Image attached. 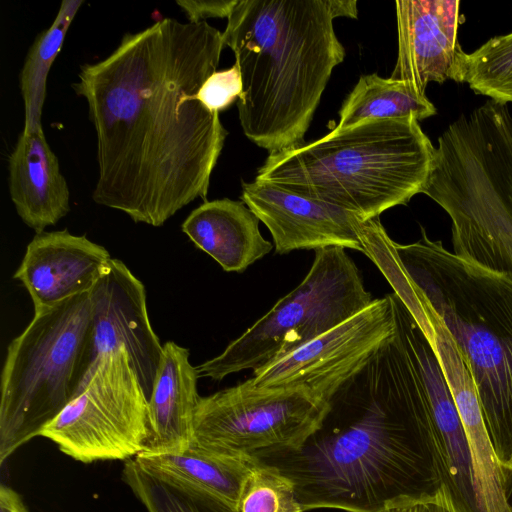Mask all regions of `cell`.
<instances>
[{
  "label": "cell",
  "instance_id": "cell-17",
  "mask_svg": "<svg viewBox=\"0 0 512 512\" xmlns=\"http://www.w3.org/2000/svg\"><path fill=\"white\" fill-rule=\"evenodd\" d=\"M111 259L107 249L68 230L36 233L14 274L34 312L89 292Z\"/></svg>",
  "mask_w": 512,
  "mask_h": 512
},
{
  "label": "cell",
  "instance_id": "cell-3",
  "mask_svg": "<svg viewBox=\"0 0 512 512\" xmlns=\"http://www.w3.org/2000/svg\"><path fill=\"white\" fill-rule=\"evenodd\" d=\"M353 0H238L222 32L242 79L244 135L270 153L304 143L345 49L337 17L357 18Z\"/></svg>",
  "mask_w": 512,
  "mask_h": 512
},
{
  "label": "cell",
  "instance_id": "cell-25",
  "mask_svg": "<svg viewBox=\"0 0 512 512\" xmlns=\"http://www.w3.org/2000/svg\"><path fill=\"white\" fill-rule=\"evenodd\" d=\"M499 103H512V32L465 54L462 83Z\"/></svg>",
  "mask_w": 512,
  "mask_h": 512
},
{
  "label": "cell",
  "instance_id": "cell-5",
  "mask_svg": "<svg viewBox=\"0 0 512 512\" xmlns=\"http://www.w3.org/2000/svg\"><path fill=\"white\" fill-rule=\"evenodd\" d=\"M435 146L413 117L374 119L269 153L254 180L367 221L422 193Z\"/></svg>",
  "mask_w": 512,
  "mask_h": 512
},
{
  "label": "cell",
  "instance_id": "cell-6",
  "mask_svg": "<svg viewBox=\"0 0 512 512\" xmlns=\"http://www.w3.org/2000/svg\"><path fill=\"white\" fill-rule=\"evenodd\" d=\"M422 193L450 217L453 253L512 281V113L488 99L439 136Z\"/></svg>",
  "mask_w": 512,
  "mask_h": 512
},
{
  "label": "cell",
  "instance_id": "cell-27",
  "mask_svg": "<svg viewBox=\"0 0 512 512\" xmlns=\"http://www.w3.org/2000/svg\"><path fill=\"white\" fill-rule=\"evenodd\" d=\"M242 88L240 70L234 64L211 74L199 89L197 99L209 110L219 113L240 97Z\"/></svg>",
  "mask_w": 512,
  "mask_h": 512
},
{
  "label": "cell",
  "instance_id": "cell-13",
  "mask_svg": "<svg viewBox=\"0 0 512 512\" xmlns=\"http://www.w3.org/2000/svg\"><path fill=\"white\" fill-rule=\"evenodd\" d=\"M390 298L395 332L418 367L427 392L432 451L441 485L461 512H480L467 440L436 351L399 297L393 292Z\"/></svg>",
  "mask_w": 512,
  "mask_h": 512
},
{
  "label": "cell",
  "instance_id": "cell-15",
  "mask_svg": "<svg viewBox=\"0 0 512 512\" xmlns=\"http://www.w3.org/2000/svg\"><path fill=\"white\" fill-rule=\"evenodd\" d=\"M240 198L269 229L277 254L331 247L364 253L357 233L364 220L353 212L256 180L242 183Z\"/></svg>",
  "mask_w": 512,
  "mask_h": 512
},
{
  "label": "cell",
  "instance_id": "cell-7",
  "mask_svg": "<svg viewBox=\"0 0 512 512\" xmlns=\"http://www.w3.org/2000/svg\"><path fill=\"white\" fill-rule=\"evenodd\" d=\"M89 292L34 312L7 347L0 385V463L80 393L92 366Z\"/></svg>",
  "mask_w": 512,
  "mask_h": 512
},
{
  "label": "cell",
  "instance_id": "cell-21",
  "mask_svg": "<svg viewBox=\"0 0 512 512\" xmlns=\"http://www.w3.org/2000/svg\"><path fill=\"white\" fill-rule=\"evenodd\" d=\"M134 459L155 477L201 489L235 509L243 483L254 464L193 444L182 452L143 451Z\"/></svg>",
  "mask_w": 512,
  "mask_h": 512
},
{
  "label": "cell",
  "instance_id": "cell-24",
  "mask_svg": "<svg viewBox=\"0 0 512 512\" xmlns=\"http://www.w3.org/2000/svg\"><path fill=\"white\" fill-rule=\"evenodd\" d=\"M122 480L147 512H237L227 502L201 489L147 473L134 458L125 461Z\"/></svg>",
  "mask_w": 512,
  "mask_h": 512
},
{
  "label": "cell",
  "instance_id": "cell-10",
  "mask_svg": "<svg viewBox=\"0 0 512 512\" xmlns=\"http://www.w3.org/2000/svg\"><path fill=\"white\" fill-rule=\"evenodd\" d=\"M82 463L128 460L151 436L149 402L124 348L97 363L80 393L40 435Z\"/></svg>",
  "mask_w": 512,
  "mask_h": 512
},
{
  "label": "cell",
  "instance_id": "cell-20",
  "mask_svg": "<svg viewBox=\"0 0 512 512\" xmlns=\"http://www.w3.org/2000/svg\"><path fill=\"white\" fill-rule=\"evenodd\" d=\"M198 374L189 361V350L168 341L163 345L153 390L148 400L150 452H182L192 442L194 413L200 396Z\"/></svg>",
  "mask_w": 512,
  "mask_h": 512
},
{
  "label": "cell",
  "instance_id": "cell-1",
  "mask_svg": "<svg viewBox=\"0 0 512 512\" xmlns=\"http://www.w3.org/2000/svg\"><path fill=\"white\" fill-rule=\"evenodd\" d=\"M223 47L206 21L164 18L80 67L72 88L96 133L95 203L159 227L197 198L207 201L227 131L197 93Z\"/></svg>",
  "mask_w": 512,
  "mask_h": 512
},
{
  "label": "cell",
  "instance_id": "cell-9",
  "mask_svg": "<svg viewBox=\"0 0 512 512\" xmlns=\"http://www.w3.org/2000/svg\"><path fill=\"white\" fill-rule=\"evenodd\" d=\"M328 403L304 387H257L252 379L199 398L191 444L257 462L300 445Z\"/></svg>",
  "mask_w": 512,
  "mask_h": 512
},
{
  "label": "cell",
  "instance_id": "cell-30",
  "mask_svg": "<svg viewBox=\"0 0 512 512\" xmlns=\"http://www.w3.org/2000/svg\"><path fill=\"white\" fill-rule=\"evenodd\" d=\"M432 499L433 495L409 499L387 507L381 512H434Z\"/></svg>",
  "mask_w": 512,
  "mask_h": 512
},
{
  "label": "cell",
  "instance_id": "cell-11",
  "mask_svg": "<svg viewBox=\"0 0 512 512\" xmlns=\"http://www.w3.org/2000/svg\"><path fill=\"white\" fill-rule=\"evenodd\" d=\"M394 332L393 306L387 294L310 342L253 371L251 379L257 387H304L328 402Z\"/></svg>",
  "mask_w": 512,
  "mask_h": 512
},
{
  "label": "cell",
  "instance_id": "cell-14",
  "mask_svg": "<svg viewBox=\"0 0 512 512\" xmlns=\"http://www.w3.org/2000/svg\"><path fill=\"white\" fill-rule=\"evenodd\" d=\"M398 55L391 78L425 96L430 82L462 83L466 52L458 41L459 0L395 1Z\"/></svg>",
  "mask_w": 512,
  "mask_h": 512
},
{
  "label": "cell",
  "instance_id": "cell-31",
  "mask_svg": "<svg viewBox=\"0 0 512 512\" xmlns=\"http://www.w3.org/2000/svg\"><path fill=\"white\" fill-rule=\"evenodd\" d=\"M432 504L434 512H461L444 485H441L433 495Z\"/></svg>",
  "mask_w": 512,
  "mask_h": 512
},
{
  "label": "cell",
  "instance_id": "cell-19",
  "mask_svg": "<svg viewBox=\"0 0 512 512\" xmlns=\"http://www.w3.org/2000/svg\"><path fill=\"white\" fill-rule=\"evenodd\" d=\"M260 220L242 202L205 201L182 223V231L224 271H245L273 248L259 229Z\"/></svg>",
  "mask_w": 512,
  "mask_h": 512
},
{
  "label": "cell",
  "instance_id": "cell-22",
  "mask_svg": "<svg viewBox=\"0 0 512 512\" xmlns=\"http://www.w3.org/2000/svg\"><path fill=\"white\" fill-rule=\"evenodd\" d=\"M436 114L427 98L417 94L405 81L383 78L376 73L361 75L339 110L341 130L359 122L374 119H396L413 116L418 121Z\"/></svg>",
  "mask_w": 512,
  "mask_h": 512
},
{
  "label": "cell",
  "instance_id": "cell-29",
  "mask_svg": "<svg viewBox=\"0 0 512 512\" xmlns=\"http://www.w3.org/2000/svg\"><path fill=\"white\" fill-rule=\"evenodd\" d=\"M0 512H29L20 494L9 486L0 485Z\"/></svg>",
  "mask_w": 512,
  "mask_h": 512
},
{
  "label": "cell",
  "instance_id": "cell-16",
  "mask_svg": "<svg viewBox=\"0 0 512 512\" xmlns=\"http://www.w3.org/2000/svg\"><path fill=\"white\" fill-rule=\"evenodd\" d=\"M417 323L436 351L457 407L469 448L480 512H512L505 494L504 472L497 460L472 377L448 330L424 298Z\"/></svg>",
  "mask_w": 512,
  "mask_h": 512
},
{
  "label": "cell",
  "instance_id": "cell-23",
  "mask_svg": "<svg viewBox=\"0 0 512 512\" xmlns=\"http://www.w3.org/2000/svg\"><path fill=\"white\" fill-rule=\"evenodd\" d=\"M82 3V0L62 1L51 26L37 36L27 53L20 73V90L24 102V131L42 128L47 77Z\"/></svg>",
  "mask_w": 512,
  "mask_h": 512
},
{
  "label": "cell",
  "instance_id": "cell-2",
  "mask_svg": "<svg viewBox=\"0 0 512 512\" xmlns=\"http://www.w3.org/2000/svg\"><path fill=\"white\" fill-rule=\"evenodd\" d=\"M327 403L300 445L257 461L292 482L304 511L381 512L436 493L429 400L396 332Z\"/></svg>",
  "mask_w": 512,
  "mask_h": 512
},
{
  "label": "cell",
  "instance_id": "cell-32",
  "mask_svg": "<svg viewBox=\"0 0 512 512\" xmlns=\"http://www.w3.org/2000/svg\"><path fill=\"white\" fill-rule=\"evenodd\" d=\"M504 486L507 502L512 510V472L504 473Z\"/></svg>",
  "mask_w": 512,
  "mask_h": 512
},
{
  "label": "cell",
  "instance_id": "cell-28",
  "mask_svg": "<svg viewBox=\"0 0 512 512\" xmlns=\"http://www.w3.org/2000/svg\"><path fill=\"white\" fill-rule=\"evenodd\" d=\"M238 0H178L188 22L198 23L208 18H228Z\"/></svg>",
  "mask_w": 512,
  "mask_h": 512
},
{
  "label": "cell",
  "instance_id": "cell-8",
  "mask_svg": "<svg viewBox=\"0 0 512 512\" xmlns=\"http://www.w3.org/2000/svg\"><path fill=\"white\" fill-rule=\"evenodd\" d=\"M344 248L317 250L302 282L222 353L196 366L199 378L221 381L255 371L310 342L373 302Z\"/></svg>",
  "mask_w": 512,
  "mask_h": 512
},
{
  "label": "cell",
  "instance_id": "cell-12",
  "mask_svg": "<svg viewBox=\"0 0 512 512\" xmlns=\"http://www.w3.org/2000/svg\"><path fill=\"white\" fill-rule=\"evenodd\" d=\"M89 296L93 350L88 380L103 356L124 348L149 400L163 345L148 317L143 283L121 260L111 258Z\"/></svg>",
  "mask_w": 512,
  "mask_h": 512
},
{
  "label": "cell",
  "instance_id": "cell-26",
  "mask_svg": "<svg viewBox=\"0 0 512 512\" xmlns=\"http://www.w3.org/2000/svg\"><path fill=\"white\" fill-rule=\"evenodd\" d=\"M237 512H305L292 482L275 467L254 462L241 489Z\"/></svg>",
  "mask_w": 512,
  "mask_h": 512
},
{
  "label": "cell",
  "instance_id": "cell-18",
  "mask_svg": "<svg viewBox=\"0 0 512 512\" xmlns=\"http://www.w3.org/2000/svg\"><path fill=\"white\" fill-rule=\"evenodd\" d=\"M11 200L21 220L36 233L70 211V192L43 128L22 130L8 158Z\"/></svg>",
  "mask_w": 512,
  "mask_h": 512
},
{
  "label": "cell",
  "instance_id": "cell-4",
  "mask_svg": "<svg viewBox=\"0 0 512 512\" xmlns=\"http://www.w3.org/2000/svg\"><path fill=\"white\" fill-rule=\"evenodd\" d=\"M395 249L459 350L497 460L512 472V281L448 251L423 227L419 240Z\"/></svg>",
  "mask_w": 512,
  "mask_h": 512
}]
</instances>
